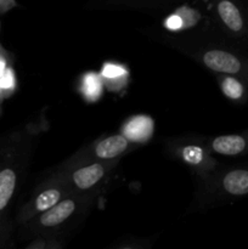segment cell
<instances>
[{"mask_svg":"<svg viewBox=\"0 0 248 249\" xmlns=\"http://www.w3.org/2000/svg\"><path fill=\"white\" fill-rule=\"evenodd\" d=\"M60 199V192L57 190H48L38 196L35 201V208L39 212H45L53 208Z\"/></svg>","mask_w":248,"mask_h":249,"instance_id":"12","label":"cell"},{"mask_svg":"<svg viewBox=\"0 0 248 249\" xmlns=\"http://www.w3.org/2000/svg\"><path fill=\"white\" fill-rule=\"evenodd\" d=\"M16 5L15 0H0V12H5Z\"/></svg>","mask_w":248,"mask_h":249,"instance_id":"18","label":"cell"},{"mask_svg":"<svg viewBox=\"0 0 248 249\" xmlns=\"http://www.w3.org/2000/svg\"><path fill=\"white\" fill-rule=\"evenodd\" d=\"M221 89H223L225 96H228L230 100H233V101H240L245 97L246 94L245 85L241 83V80L232 77V75L224 78L223 82H221Z\"/></svg>","mask_w":248,"mask_h":249,"instance_id":"10","label":"cell"},{"mask_svg":"<svg viewBox=\"0 0 248 249\" xmlns=\"http://www.w3.org/2000/svg\"><path fill=\"white\" fill-rule=\"evenodd\" d=\"M125 70L123 67L118 65H106L102 70V75L105 78H108V79H117V78H121L125 74Z\"/></svg>","mask_w":248,"mask_h":249,"instance_id":"16","label":"cell"},{"mask_svg":"<svg viewBox=\"0 0 248 249\" xmlns=\"http://www.w3.org/2000/svg\"><path fill=\"white\" fill-rule=\"evenodd\" d=\"M223 187L231 196L248 195V169L229 172L223 179Z\"/></svg>","mask_w":248,"mask_h":249,"instance_id":"5","label":"cell"},{"mask_svg":"<svg viewBox=\"0 0 248 249\" xmlns=\"http://www.w3.org/2000/svg\"><path fill=\"white\" fill-rule=\"evenodd\" d=\"M218 14L221 21L233 34H241L245 31V18L240 7L231 0H220L218 4Z\"/></svg>","mask_w":248,"mask_h":249,"instance_id":"2","label":"cell"},{"mask_svg":"<svg viewBox=\"0 0 248 249\" xmlns=\"http://www.w3.org/2000/svg\"><path fill=\"white\" fill-rule=\"evenodd\" d=\"M165 26H167V28L170 29V31H177V29L182 28V21L181 18H180L179 15L175 14L172 15V16L167 19Z\"/></svg>","mask_w":248,"mask_h":249,"instance_id":"17","label":"cell"},{"mask_svg":"<svg viewBox=\"0 0 248 249\" xmlns=\"http://www.w3.org/2000/svg\"><path fill=\"white\" fill-rule=\"evenodd\" d=\"M182 157L187 163L191 164H198L203 158V151L196 146H187L182 150Z\"/></svg>","mask_w":248,"mask_h":249,"instance_id":"14","label":"cell"},{"mask_svg":"<svg viewBox=\"0 0 248 249\" xmlns=\"http://www.w3.org/2000/svg\"><path fill=\"white\" fill-rule=\"evenodd\" d=\"M101 82L96 74L89 73L85 75L84 82H83V90H84V95L88 100L90 101L96 100L101 95Z\"/></svg>","mask_w":248,"mask_h":249,"instance_id":"11","label":"cell"},{"mask_svg":"<svg viewBox=\"0 0 248 249\" xmlns=\"http://www.w3.org/2000/svg\"><path fill=\"white\" fill-rule=\"evenodd\" d=\"M248 148V138L240 134L223 135L213 141V150L220 155L236 156Z\"/></svg>","mask_w":248,"mask_h":249,"instance_id":"3","label":"cell"},{"mask_svg":"<svg viewBox=\"0 0 248 249\" xmlns=\"http://www.w3.org/2000/svg\"><path fill=\"white\" fill-rule=\"evenodd\" d=\"M124 136L129 140L134 141H145L150 138L153 130L152 119L146 116H138L128 122L124 126Z\"/></svg>","mask_w":248,"mask_h":249,"instance_id":"4","label":"cell"},{"mask_svg":"<svg viewBox=\"0 0 248 249\" xmlns=\"http://www.w3.org/2000/svg\"><path fill=\"white\" fill-rule=\"evenodd\" d=\"M126 146H128V139L125 136L114 135L102 140L96 146L95 152H96L97 157L107 160V158H114L121 155L122 152L125 151Z\"/></svg>","mask_w":248,"mask_h":249,"instance_id":"7","label":"cell"},{"mask_svg":"<svg viewBox=\"0 0 248 249\" xmlns=\"http://www.w3.org/2000/svg\"><path fill=\"white\" fill-rule=\"evenodd\" d=\"M15 186H16V175L14 170H1L0 172V211L7 206L15 191Z\"/></svg>","mask_w":248,"mask_h":249,"instance_id":"9","label":"cell"},{"mask_svg":"<svg viewBox=\"0 0 248 249\" xmlns=\"http://www.w3.org/2000/svg\"><path fill=\"white\" fill-rule=\"evenodd\" d=\"M177 14L179 15L180 18H181L182 28L195 26L199 19L198 12L195 11L194 9H190V7H181L180 10H177Z\"/></svg>","mask_w":248,"mask_h":249,"instance_id":"13","label":"cell"},{"mask_svg":"<svg viewBox=\"0 0 248 249\" xmlns=\"http://www.w3.org/2000/svg\"><path fill=\"white\" fill-rule=\"evenodd\" d=\"M75 208L74 202L67 199L61 203H56L53 208L48 209L41 216V224L44 226H56L65 221Z\"/></svg>","mask_w":248,"mask_h":249,"instance_id":"6","label":"cell"},{"mask_svg":"<svg viewBox=\"0 0 248 249\" xmlns=\"http://www.w3.org/2000/svg\"><path fill=\"white\" fill-rule=\"evenodd\" d=\"M203 62L211 70L225 74H238L245 67L237 56L223 50H211L206 53L203 56Z\"/></svg>","mask_w":248,"mask_h":249,"instance_id":"1","label":"cell"},{"mask_svg":"<svg viewBox=\"0 0 248 249\" xmlns=\"http://www.w3.org/2000/svg\"><path fill=\"white\" fill-rule=\"evenodd\" d=\"M15 88V74L11 68H6L0 77V91H11Z\"/></svg>","mask_w":248,"mask_h":249,"instance_id":"15","label":"cell"},{"mask_svg":"<svg viewBox=\"0 0 248 249\" xmlns=\"http://www.w3.org/2000/svg\"><path fill=\"white\" fill-rule=\"evenodd\" d=\"M6 62H5V60L2 58V56L0 55V77H1L2 73L5 72V70H6Z\"/></svg>","mask_w":248,"mask_h":249,"instance_id":"19","label":"cell"},{"mask_svg":"<svg viewBox=\"0 0 248 249\" xmlns=\"http://www.w3.org/2000/svg\"><path fill=\"white\" fill-rule=\"evenodd\" d=\"M104 168L100 164H92L89 167L82 168V169L77 170L73 175V180H74L75 185L79 189L87 190L94 186L102 177H104Z\"/></svg>","mask_w":248,"mask_h":249,"instance_id":"8","label":"cell"}]
</instances>
